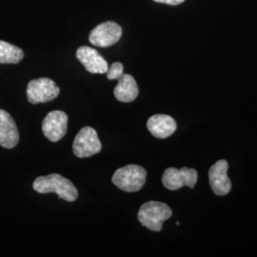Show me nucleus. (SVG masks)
<instances>
[{"mask_svg":"<svg viewBox=\"0 0 257 257\" xmlns=\"http://www.w3.org/2000/svg\"><path fill=\"white\" fill-rule=\"evenodd\" d=\"M19 133L17 124L9 112L0 110V146L13 149L18 145Z\"/></svg>","mask_w":257,"mask_h":257,"instance_id":"9b49d317","label":"nucleus"},{"mask_svg":"<svg viewBox=\"0 0 257 257\" xmlns=\"http://www.w3.org/2000/svg\"><path fill=\"white\" fill-rule=\"evenodd\" d=\"M24 57V52L6 41L0 40V63L1 64H17Z\"/></svg>","mask_w":257,"mask_h":257,"instance_id":"4468645a","label":"nucleus"},{"mask_svg":"<svg viewBox=\"0 0 257 257\" xmlns=\"http://www.w3.org/2000/svg\"><path fill=\"white\" fill-rule=\"evenodd\" d=\"M197 179L198 175L196 170L194 169H189L186 167L180 170L175 168H169L163 174L162 183L166 189L176 191L181 189L184 186L193 189L197 182Z\"/></svg>","mask_w":257,"mask_h":257,"instance_id":"423d86ee","label":"nucleus"},{"mask_svg":"<svg viewBox=\"0 0 257 257\" xmlns=\"http://www.w3.org/2000/svg\"><path fill=\"white\" fill-rule=\"evenodd\" d=\"M102 149V144L97 133L92 127L81 128L74 138L73 152L74 156L79 158H86L98 154Z\"/></svg>","mask_w":257,"mask_h":257,"instance_id":"20e7f679","label":"nucleus"},{"mask_svg":"<svg viewBox=\"0 0 257 257\" xmlns=\"http://www.w3.org/2000/svg\"><path fill=\"white\" fill-rule=\"evenodd\" d=\"M59 92L55 81L47 77L34 79L27 86L28 100L32 104L52 101L59 95Z\"/></svg>","mask_w":257,"mask_h":257,"instance_id":"39448f33","label":"nucleus"},{"mask_svg":"<svg viewBox=\"0 0 257 257\" xmlns=\"http://www.w3.org/2000/svg\"><path fill=\"white\" fill-rule=\"evenodd\" d=\"M118 83L116 87L114 88V96L120 102L134 101L138 96L139 89H138V83L134 76L131 74H123L117 78Z\"/></svg>","mask_w":257,"mask_h":257,"instance_id":"ddd939ff","label":"nucleus"},{"mask_svg":"<svg viewBox=\"0 0 257 257\" xmlns=\"http://www.w3.org/2000/svg\"><path fill=\"white\" fill-rule=\"evenodd\" d=\"M76 57L91 74H106L108 72L109 66L107 61L93 48L79 47L76 51Z\"/></svg>","mask_w":257,"mask_h":257,"instance_id":"9d476101","label":"nucleus"},{"mask_svg":"<svg viewBox=\"0 0 257 257\" xmlns=\"http://www.w3.org/2000/svg\"><path fill=\"white\" fill-rule=\"evenodd\" d=\"M229 164L226 160H218L212 165L209 171L210 186L212 192L216 195H226L231 190V182L228 177Z\"/></svg>","mask_w":257,"mask_h":257,"instance_id":"1a4fd4ad","label":"nucleus"},{"mask_svg":"<svg viewBox=\"0 0 257 257\" xmlns=\"http://www.w3.org/2000/svg\"><path fill=\"white\" fill-rule=\"evenodd\" d=\"M156 2H159V3H165V4H169V5H178L183 3L185 0H154Z\"/></svg>","mask_w":257,"mask_h":257,"instance_id":"dca6fc26","label":"nucleus"},{"mask_svg":"<svg viewBox=\"0 0 257 257\" xmlns=\"http://www.w3.org/2000/svg\"><path fill=\"white\" fill-rule=\"evenodd\" d=\"M147 178L146 170L139 165H127L115 171L111 181L118 189L127 193L140 191Z\"/></svg>","mask_w":257,"mask_h":257,"instance_id":"7ed1b4c3","label":"nucleus"},{"mask_svg":"<svg viewBox=\"0 0 257 257\" xmlns=\"http://www.w3.org/2000/svg\"><path fill=\"white\" fill-rule=\"evenodd\" d=\"M124 67L123 64L120 62H114L113 64L110 66V68L108 69L107 74V78L110 80H114L117 79L121 74H123Z\"/></svg>","mask_w":257,"mask_h":257,"instance_id":"2eb2a0df","label":"nucleus"},{"mask_svg":"<svg viewBox=\"0 0 257 257\" xmlns=\"http://www.w3.org/2000/svg\"><path fill=\"white\" fill-rule=\"evenodd\" d=\"M147 128L155 138L165 139L175 134L177 124L170 115L155 114L148 120Z\"/></svg>","mask_w":257,"mask_h":257,"instance_id":"f8f14e48","label":"nucleus"},{"mask_svg":"<svg viewBox=\"0 0 257 257\" xmlns=\"http://www.w3.org/2000/svg\"><path fill=\"white\" fill-rule=\"evenodd\" d=\"M122 37V28L113 21H106L94 28L89 36L92 45L106 48L114 45Z\"/></svg>","mask_w":257,"mask_h":257,"instance_id":"0eeeda50","label":"nucleus"},{"mask_svg":"<svg viewBox=\"0 0 257 257\" xmlns=\"http://www.w3.org/2000/svg\"><path fill=\"white\" fill-rule=\"evenodd\" d=\"M68 115L62 110L49 112L42 122V132L47 139L57 142L64 138L67 133Z\"/></svg>","mask_w":257,"mask_h":257,"instance_id":"6e6552de","label":"nucleus"},{"mask_svg":"<svg viewBox=\"0 0 257 257\" xmlns=\"http://www.w3.org/2000/svg\"><path fill=\"white\" fill-rule=\"evenodd\" d=\"M173 215L172 209L165 203L149 201L144 203L138 211V218L142 226L153 231L162 230L164 221Z\"/></svg>","mask_w":257,"mask_h":257,"instance_id":"f03ea898","label":"nucleus"},{"mask_svg":"<svg viewBox=\"0 0 257 257\" xmlns=\"http://www.w3.org/2000/svg\"><path fill=\"white\" fill-rule=\"evenodd\" d=\"M34 190L38 193H56L61 199L74 202L78 197V192L74 184L62 175L52 174L39 176L33 184Z\"/></svg>","mask_w":257,"mask_h":257,"instance_id":"f257e3e1","label":"nucleus"}]
</instances>
